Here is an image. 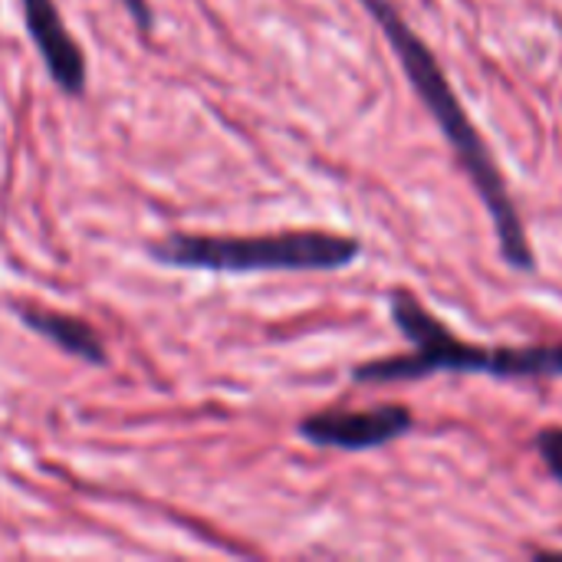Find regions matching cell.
Here are the masks:
<instances>
[{"mask_svg": "<svg viewBox=\"0 0 562 562\" xmlns=\"http://www.w3.org/2000/svg\"><path fill=\"white\" fill-rule=\"evenodd\" d=\"M362 7L375 20L382 36L389 40L392 53L402 63L405 79L412 82L415 95L428 109L431 122L441 128L445 142L451 145V151L461 165V171L471 178L474 191L481 194V204H484L487 217L494 221V234H497L504 263L517 273H537L540 260H537V250L530 244L520 207L510 194V184H507L497 158L491 155L484 135L477 132L468 109L461 105V99H458L451 79L445 76L435 49L418 36V30L402 16V10L392 0H362Z\"/></svg>", "mask_w": 562, "mask_h": 562, "instance_id": "obj_1", "label": "cell"}, {"mask_svg": "<svg viewBox=\"0 0 562 562\" xmlns=\"http://www.w3.org/2000/svg\"><path fill=\"white\" fill-rule=\"evenodd\" d=\"M389 313L398 333L415 352L359 362L352 369L356 385H408L425 382L438 372L454 375H494L501 382L524 379H562V339L533 346H477L448 329L412 290L398 286L389 293Z\"/></svg>", "mask_w": 562, "mask_h": 562, "instance_id": "obj_2", "label": "cell"}, {"mask_svg": "<svg viewBox=\"0 0 562 562\" xmlns=\"http://www.w3.org/2000/svg\"><path fill=\"white\" fill-rule=\"evenodd\" d=\"M151 260L201 273H333L362 257V240L336 231L277 234H184L175 231L148 247Z\"/></svg>", "mask_w": 562, "mask_h": 562, "instance_id": "obj_3", "label": "cell"}, {"mask_svg": "<svg viewBox=\"0 0 562 562\" xmlns=\"http://www.w3.org/2000/svg\"><path fill=\"white\" fill-rule=\"evenodd\" d=\"M415 428V412L408 405H375V408H326L313 412L296 425V435L316 448L333 451H375Z\"/></svg>", "mask_w": 562, "mask_h": 562, "instance_id": "obj_4", "label": "cell"}, {"mask_svg": "<svg viewBox=\"0 0 562 562\" xmlns=\"http://www.w3.org/2000/svg\"><path fill=\"white\" fill-rule=\"evenodd\" d=\"M23 10V23L26 33L49 72V79L72 99L86 95L89 86V63H86V49L76 43V36L69 33L56 0H20Z\"/></svg>", "mask_w": 562, "mask_h": 562, "instance_id": "obj_5", "label": "cell"}, {"mask_svg": "<svg viewBox=\"0 0 562 562\" xmlns=\"http://www.w3.org/2000/svg\"><path fill=\"white\" fill-rule=\"evenodd\" d=\"M10 313L30 333H36L40 339L53 342L66 356L82 359L89 366H105L109 362V352H105L102 336L86 319L69 316V313H59V310H46V306H36V303H10Z\"/></svg>", "mask_w": 562, "mask_h": 562, "instance_id": "obj_6", "label": "cell"}, {"mask_svg": "<svg viewBox=\"0 0 562 562\" xmlns=\"http://www.w3.org/2000/svg\"><path fill=\"white\" fill-rule=\"evenodd\" d=\"M533 448L543 461V468L562 484V425H547L533 435Z\"/></svg>", "mask_w": 562, "mask_h": 562, "instance_id": "obj_7", "label": "cell"}, {"mask_svg": "<svg viewBox=\"0 0 562 562\" xmlns=\"http://www.w3.org/2000/svg\"><path fill=\"white\" fill-rule=\"evenodd\" d=\"M122 3H125L128 16L135 20V26L142 33H151L155 30V13H151V3L148 0H122Z\"/></svg>", "mask_w": 562, "mask_h": 562, "instance_id": "obj_8", "label": "cell"}]
</instances>
